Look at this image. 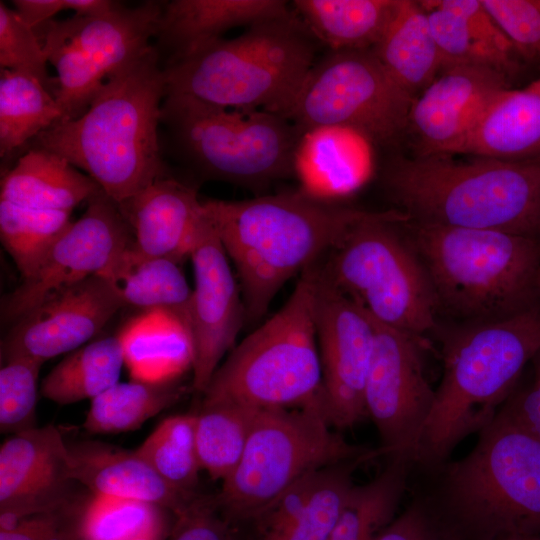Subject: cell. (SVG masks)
<instances>
[{
    "instance_id": "1",
    "label": "cell",
    "mask_w": 540,
    "mask_h": 540,
    "mask_svg": "<svg viewBox=\"0 0 540 540\" xmlns=\"http://www.w3.org/2000/svg\"><path fill=\"white\" fill-rule=\"evenodd\" d=\"M165 96L152 46L112 73L82 115L45 130L30 148L62 156L120 204L168 175L158 136Z\"/></svg>"
},
{
    "instance_id": "2",
    "label": "cell",
    "mask_w": 540,
    "mask_h": 540,
    "mask_svg": "<svg viewBox=\"0 0 540 540\" xmlns=\"http://www.w3.org/2000/svg\"><path fill=\"white\" fill-rule=\"evenodd\" d=\"M203 204L235 269L247 325L263 319L283 285L319 263L364 211L298 189Z\"/></svg>"
},
{
    "instance_id": "3",
    "label": "cell",
    "mask_w": 540,
    "mask_h": 540,
    "mask_svg": "<svg viewBox=\"0 0 540 540\" xmlns=\"http://www.w3.org/2000/svg\"><path fill=\"white\" fill-rule=\"evenodd\" d=\"M540 352V301L510 317L464 324L442 339L443 374L413 467L430 474L488 425Z\"/></svg>"
},
{
    "instance_id": "4",
    "label": "cell",
    "mask_w": 540,
    "mask_h": 540,
    "mask_svg": "<svg viewBox=\"0 0 540 540\" xmlns=\"http://www.w3.org/2000/svg\"><path fill=\"white\" fill-rule=\"evenodd\" d=\"M382 181L410 221L540 237V160L399 155Z\"/></svg>"
},
{
    "instance_id": "5",
    "label": "cell",
    "mask_w": 540,
    "mask_h": 540,
    "mask_svg": "<svg viewBox=\"0 0 540 540\" xmlns=\"http://www.w3.org/2000/svg\"><path fill=\"white\" fill-rule=\"evenodd\" d=\"M439 314L464 324L496 321L540 301V237L404 222Z\"/></svg>"
},
{
    "instance_id": "6",
    "label": "cell",
    "mask_w": 540,
    "mask_h": 540,
    "mask_svg": "<svg viewBox=\"0 0 540 540\" xmlns=\"http://www.w3.org/2000/svg\"><path fill=\"white\" fill-rule=\"evenodd\" d=\"M426 493L462 540L540 535V441L503 408Z\"/></svg>"
},
{
    "instance_id": "7",
    "label": "cell",
    "mask_w": 540,
    "mask_h": 540,
    "mask_svg": "<svg viewBox=\"0 0 540 540\" xmlns=\"http://www.w3.org/2000/svg\"><path fill=\"white\" fill-rule=\"evenodd\" d=\"M318 42L293 9L206 43L163 67L166 96L284 116L316 61Z\"/></svg>"
},
{
    "instance_id": "8",
    "label": "cell",
    "mask_w": 540,
    "mask_h": 540,
    "mask_svg": "<svg viewBox=\"0 0 540 540\" xmlns=\"http://www.w3.org/2000/svg\"><path fill=\"white\" fill-rule=\"evenodd\" d=\"M397 209L363 213L317 263L320 275L378 323L423 338L439 310Z\"/></svg>"
},
{
    "instance_id": "9",
    "label": "cell",
    "mask_w": 540,
    "mask_h": 540,
    "mask_svg": "<svg viewBox=\"0 0 540 540\" xmlns=\"http://www.w3.org/2000/svg\"><path fill=\"white\" fill-rule=\"evenodd\" d=\"M315 265L300 275L278 312L228 353L201 394L202 402L288 408L302 406L320 394Z\"/></svg>"
},
{
    "instance_id": "10",
    "label": "cell",
    "mask_w": 540,
    "mask_h": 540,
    "mask_svg": "<svg viewBox=\"0 0 540 540\" xmlns=\"http://www.w3.org/2000/svg\"><path fill=\"white\" fill-rule=\"evenodd\" d=\"M331 427L321 392L297 409H260L238 466L214 496L222 514L237 526L254 524L301 477L380 456L378 449L349 443Z\"/></svg>"
},
{
    "instance_id": "11",
    "label": "cell",
    "mask_w": 540,
    "mask_h": 540,
    "mask_svg": "<svg viewBox=\"0 0 540 540\" xmlns=\"http://www.w3.org/2000/svg\"><path fill=\"white\" fill-rule=\"evenodd\" d=\"M161 122L182 156L208 178L256 188L293 176L301 131L281 114L165 96Z\"/></svg>"
},
{
    "instance_id": "12",
    "label": "cell",
    "mask_w": 540,
    "mask_h": 540,
    "mask_svg": "<svg viewBox=\"0 0 540 540\" xmlns=\"http://www.w3.org/2000/svg\"><path fill=\"white\" fill-rule=\"evenodd\" d=\"M412 100L372 50L330 51L316 59L284 116L300 131L344 126L393 146L405 137Z\"/></svg>"
},
{
    "instance_id": "13",
    "label": "cell",
    "mask_w": 540,
    "mask_h": 540,
    "mask_svg": "<svg viewBox=\"0 0 540 540\" xmlns=\"http://www.w3.org/2000/svg\"><path fill=\"white\" fill-rule=\"evenodd\" d=\"M375 323L364 393L366 413L380 438V456L413 466L435 399L424 371L423 338Z\"/></svg>"
},
{
    "instance_id": "14",
    "label": "cell",
    "mask_w": 540,
    "mask_h": 540,
    "mask_svg": "<svg viewBox=\"0 0 540 540\" xmlns=\"http://www.w3.org/2000/svg\"><path fill=\"white\" fill-rule=\"evenodd\" d=\"M315 327L322 369L321 400L332 426L348 428L367 416L365 385L376 323L315 265Z\"/></svg>"
},
{
    "instance_id": "15",
    "label": "cell",
    "mask_w": 540,
    "mask_h": 540,
    "mask_svg": "<svg viewBox=\"0 0 540 540\" xmlns=\"http://www.w3.org/2000/svg\"><path fill=\"white\" fill-rule=\"evenodd\" d=\"M132 242L120 209L103 191L58 238L37 270L2 301L1 317L14 323L67 286L106 271Z\"/></svg>"
},
{
    "instance_id": "16",
    "label": "cell",
    "mask_w": 540,
    "mask_h": 540,
    "mask_svg": "<svg viewBox=\"0 0 540 540\" xmlns=\"http://www.w3.org/2000/svg\"><path fill=\"white\" fill-rule=\"evenodd\" d=\"M189 258L194 275L188 307L194 351L191 389L202 394L224 356L235 347L246 313L237 276L210 217Z\"/></svg>"
},
{
    "instance_id": "17",
    "label": "cell",
    "mask_w": 540,
    "mask_h": 540,
    "mask_svg": "<svg viewBox=\"0 0 540 540\" xmlns=\"http://www.w3.org/2000/svg\"><path fill=\"white\" fill-rule=\"evenodd\" d=\"M69 445L52 424L13 434L0 447V529L57 511L79 497Z\"/></svg>"
},
{
    "instance_id": "18",
    "label": "cell",
    "mask_w": 540,
    "mask_h": 540,
    "mask_svg": "<svg viewBox=\"0 0 540 540\" xmlns=\"http://www.w3.org/2000/svg\"><path fill=\"white\" fill-rule=\"evenodd\" d=\"M510 88V78L485 66L443 68L413 100L405 137L415 156L458 154L493 98Z\"/></svg>"
},
{
    "instance_id": "19",
    "label": "cell",
    "mask_w": 540,
    "mask_h": 540,
    "mask_svg": "<svg viewBox=\"0 0 540 540\" xmlns=\"http://www.w3.org/2000/svg\"><path fill=\"white\" fill-rule=\"evenodd\" d=\"M123 308L100 275L54 292L13 323L2 357L21 355L45 362L89 343Z\"/></svg>"
},
{
    "instance_id": "20",
    "label": "cell",
    "mask_w": 540,
    "mask_h": 540,
    "mask_svg": "<svg viewBox=\"0 0 540 540\" xmlns=\"http://www.w3.org/2000/svg\"><path fill=\"white\" fill-rule=\"evenodd\" d=\"M117 205L140 253L178 263L209 222L196 189L168 175Z\"/></svg>"
},
{
    "instance_id": "21",
    "label": "cell",
    "mask_w": 540,
    "mask_h": 540,
    "mask_svg": "<svg viewBox=\"0 0 540 540\" xmlns=\"http://www.w3.org/2000/svg\"><path fill=\"white\" fill-rule=\"evenodd\" d=\"M373 144L362 133L344 126L301 130L293 155L298 190L312 199L340 204L370 178Z\"/></svg>"
},
{
    "instance_id": "22",
    "label": "cell",
    "mask_w": 540,
    "mask_h": 540,
    "mask_svg": "<svg viewBox=\"0 0 540 540\" xmlns=\"http://www.w3.org/2000/svg\"><path fill=\"white\" fill-rule=\"evenodd\" d=\"M163 5L148 1L134 8L123 5L100 16L52 20L36 29L46 36L71 43L82 50L108 78L145 53L156 37Z\"/></svg>"
},
{
    "instance_id": "23",
    "label": "cell",
    "mask_w": 540,
    "mask_h": 540,
    "mask_svg": "<svg viewBox=\"0 0 540 540\" xmlns=\"http://www.w3.org/2000/svg\"><path fill=\"white\" fill-rule=\"evenodd\" d=\"M75 480L90 493L157 505L174 515L197 495L169 485L137 452L84 441L70 445Z\"/></svg>"
},
{
    "instance_id": "24",
    "label": "cell",
    "mask_w": 540,
    "mask_h": 540,
    "mask_svg": "<svg viewBox=\"0 0 540 540\" xmlns=\"http://www.w3.org/2000/svg\"><path fill=\"white\" fill-rule=\"evenodd\" d=\"M458 154L508 162L540 160V77L488 104Z\"/></svg>"
},
{
    "instance_id": "25",
    "label": "cell",
    "mask_w": 540,
    "mask_h": 540,
    "mask_svg": "<svg viewBox=\"0 0 540 540\" xmlns=\"http://www.w3.org/2000/svg\"><path fill=\"white\" fill-rule=\"evenodd\" d=\"M291 10V4L282 0H173L163 5L156 37L172 59L222 38L232 28L249 27Z\"/></svg>"
},
{
    "instance_id": "26",
    "label": "cell",
    "mask_w": 540,
    "mask_h": 540,
    "mask_svg": "<svg viewBox=\"0 0 540 540\" xmlns=\"http://www.w3.org/2000/svg\"><path fill=\"white\" fill-rule=\"evenodd\" d=\"M102 190L62 156L28 148L1 180L0 200L50 211H69Z\"/></svg>"
},
{
    "instance_id": "27",
    "label": "cell",
    "mask_w": 540,
    "mask_h": 540,
    "mask_svg": "<svg viewBox=\"0 0 540 540\" xmlns=\"http://www.w3.org/2000/svg\"><path fill=\"white\" fill-rule=\"evenodd\" d=\"M179 265L168 258L146 256L131 242L100 276L110 284L123 307L147 313L167 312L188 327L192 288Z\"/></svg>"
},
{
    "instance_id": "28",
    "label": "cell",
    "mask_w": 540,
    "mask_h": 540,
    "mask_svg": "<svg viewBox=\"0 0 540 540\" xmlns=\"http://www.w3.org/2000/svg\"><path fill=\"white\" fill-rule=\"evenodd\" d=\"M372 51L413 99L443 68L427 13L420 1L399 0L392 20Z\"/></svg>"
},
{
    "instance_id": "29",
    "label": "cell",
    "mask_w": 540,
    "mask_h": 540,
    "mask_svg": "<svg viewBox=\"0 0 540 540\" xmlns=\"http://www.w3.org/2000/svg\"><path fill=\"white\" fill-rule=\"evenodd\" d=\"M399 0H294L291 7L311 35L330 51L372 50Z\"/></svg>"
},
{
    "instance_id": "30",
    "label": "cell",
    "mask_w": 540,
    "mask_h": 540,
    "mask_svg": "<svg viewBox=\"0 0 540 540\" xmlns=\"http://www.w3.org/2000/svg\"><path fill=\"white\" fill-rule=\"evenodd\" d=\"M130 327L120 334L125 364L132 379L165 382L192 370L194 351L187 325L178 317L158 311L157 327Z\"/></svg>"
},
{
    "instance_id": "31",
    "label": "cell",
    "mask_w": 540,
    "mask_h": 540,
    "mask_svg": "<svg viewBox=\"0 0 540 540\" xmlns=\"http://www.w3.org/2000/svg\"><path fill=\"white\" fill-rule=\"evenodd\" d=\"M124 364L120 335L93 340L62 359L42 380L40 393L59 405L92 400L118 383Z\"/></svg>"
},
{
    "instance_id": "32",
    "label": "cell",
    "mask_w": 540,
    "mask_h": 540,
    "mask_svg": "<svg viewBox=\"0 0 540 540\" xmlns=\"http://www.w3.org/2000/svg\"><path fill=\"white\" fill-rule=\"evenodd\" d=\"M64 113L52 92L36 77L0 70V155L7 157L31 143Z\"/></svg>"
},
{
    "instance_id": "33",
    "label": "cell",
    "mask_w": 540,
    "mask_h": 540,
    "mask_svg": "<svg viewBox=\"0 0 540 540\" xmlns=\"http://www.w3.org/2000/svg\"><path fill=\"white\" fill-rule=\"evenodd\" d=\"M174 516L157 505L89 492L75 504L71 540H134L170 529Z\"/></svg>"
},
{
    "instance_id": "34",
    "label": "cell",
    "mask_w": 540,
    "mask_h": 540,
    "mask_svg": "<svg viewBox=\"0 0 540 540\" xmlns=\"http://www.w3.org/2000/svg\"><path fill=\"white\" fill-rule=\"evenodd\" d=\"M184 392L179 379L118 382L91 400L83 427L92 434L133 431L176 403Z\"/></svg>"
},
{
    "instance_id": "35",
    "label": "cell",
    "mask_w": 540,
    "mask_h": 540,
    "mask_svg": "<svg viewBox=\"0 0 540 540\" xmlns=\"http://www.w3.org/2000/svg\"><path fill=\"white\" fill-rule=\"evenodd\" d=\"M260 409L226 402H202L195 439L201 469L224 481L238 466Z\"/></svg>"
},
{
    "instance_id": "36",
    "label": "cell",
    "mask_w": 540,
    "mask_h": 540,
    "mask_svg": "<svg viewBox=\"0 0 540 540\" xmlns=\"http://www.w3.org/2000/svg\"><path fill=\"white\" fill-rule=\"evenodd\" d=\"M72 212L50 211L0 200V239L22 279L30 277L72 223Z\"/></svg>"
},
{
    "instance_id": "37",
    "label": "cell",
    "mask_w": 540,
    "mask_h": 540,
    "mask_svg": "<svg viewBox=\"0 0 540 540\" xmlns=\"http://www.w3.org/2000/svg\"><path fill=\"white\" fill-rule=\"evenodd\" d=\"M196 414L163 420L135 450L172 487L195 495L201 470L195 439Z\"/></svg>"
},
{
    "instance_id": "38",
    "label": "cell",
    "mask_w": 540,
    "mask_h": 540,
    "mask_svg": "<svg viewBox=\"0 0 540 540\" xmlns=\"http://www.w3.org/2000/svg\"><path fill=\"white\" fill-rule=\"evenodd\" d=\"M420 3L427 13L443 68L455 65L485 66L511 79L525 66L520 59L494 49L455 14L433 5L430 0Z\"/></svg>"
},
{
    "instance_id": "39",
    "label": "cell",
    "mask_w": 540,
    "mask_h": 540,
    "mask_svg": "<svg viewBox=\"0 0 540 540\" xmlns=\"http://www.w3.org/2000/svg\"><path fill=\"white\" fill-rule=\"evenodd\" d=\"M50 62L56 70L53 95L65 120L82 115L107 80L98 66L75 45L50 37H39Z\"/></svg>"
},
{
    "instance_id": "40",
    "label": "cell",
    "mask_w": 540,
    "mask_h": 540,
    "mask_svg": "<svg viewBox=\"0 0 540 540\" xmlns=\"http://www.w3.org/2000/svg\"><path fill=\"white\" fill-rule=\"evenodd\" d=\"M362 463L366 462L350 461L322 469L308 504L281 540H329L354 487L352 474Z\"/></svg>"
},
{
    "instance_id": "41",
    "label": "cell",
    "mask_w": 540,
    "mask_h": 540,
    "mask_svg": "<svg viewBox=\"0 0 540 540\" xmlns=\"http://www.w3.org/2000/svg\"><path fill=\"white\" fill-rule=\"evenodd\" d=\"M44 362L13 355L0 369V431L17 434L36 426L38 378Z\"/></svg>"
},
{
    "instance_id": "42",
    "label": "cell",
    "mask_w": 540,
    "mask_h": 540,
    "mask_svg": "<svg viewBox=\"0 0 540 540\" xmlns=\"http://www.w3.org/2000/svg\"><path fill=\"white\" fill-rule=\"evenodd\" d=\"M48 58L36 31L19 14L0 1V66L38 78L51 92ZM53 94V93H52Z\"/></svg>"
},
{
    "instance_id": "43",
    "label": "cell",
    "mask_w": 540,
    "mask_h": 540,
    "mask_svg": "<svg viewBox=\"0 0 540 540\" xmlns=\"http://www.w3.org/2000/svg\"><path fill=\"white\" fill-rule=\"evenodd\" d=\"M526 65L540 67V0H482Z\"/></svg>"
},
{
    "instance_id": "44",
    "label": "cell",
    "mask_w": 540,
    "mask_h": 540,
    "mask_svg": "<svg viewBox=\"0 0 540 540\" xmlns=\"http://www.w3.org/2000/svg\"><path fill=\"white\" fill-rule=\"evenodd\" d=\"M375 540H462L426 493L414 494L407 507Z\"/></svg>"
},
{
    "instance_id": "45",
    "label": "cell",
    "mask_w": 540,
    "mask_h": 540,
    "mask_svg": "<svg viewBox=\"0 0 540 540\" xmlns=\"http://www.w3.org/2000/svg\"><path fill=\"white\" fill-rule=\"evenodd\" d=\"M237 525L218 508L214 496H199L174 516L166 540H238Z\"/></svg>"
},
{
    "instance_id": "46",
    "label": "cell",
    "mask_w": 540,
    "mask_h": 540,
    "mask_svg": "<svg viewBox=\"0 0 540 540\" xmlns=\"http://www.w3.org/2000/svg\"><path fill=\"white\" fill-rule=\"evenodd\" d=\"M321 470L301 477L264 511L254 523L258 540H281L286 535L308 504Z\"/></svg>"
},
{
    "instance_id": "47",
    "label": "cell",
    "mask_w": 540,
    "mask_h": 540,
    "mask_svg": "<svg viewBox=\"0 0 540 540\" xmlns=\"http://www.w3.org/2000/svg\"><path fill=\"white\" fill-rule=\"evenodd\" d=\"M430 2L458 16L475 34L494 49L520 59L512 43L498 26L482 0H430Z\"/></svg>"
},
{
    "instance_id": "48",
    "label": "cell",
    "mask_w": 540,
    "mask_h": 540,
    "mask_svg": "<svg viewBox=\"0 0 540 540\" xmlns=\"http://www.w3.org/2000/svg\"><path fill=\"white\" fill-rule=\"evenodd\" d=\"M77 500L64 509L36 514L0 529V540H71Z\"/></svg>"
},
{
    "instance_id": "49",
    "label": "cell",
    "mask_w": 540,
    "mask_h": 540,
    "mask_svg": "<svg viewBox=\"0 0 540 540\" xmlns=\"http://www.w3.org/2000/svg\"><path fill=\"white\" fill-rule=\"evenodd\" d=\"M532 361L533 381L522 391L512 392L501 408L540 441V352Z\"/></svg>"
},
{
    "instance_id": "50",
    "label": "cell",
    "mask_w": 540,
    "mask_h": 540,
    "mask_svg": "<svg viewBox=\"0 0 540 540\" xmlns=\"http://www.w3.org/2000/svg\"><path fill=\"white\" fill-rule=\"evenodd\" d=\"M15 11L34 30L54 20L59 12L70 10L69 0H14Z\"/></svg>"
},
{
    "instance_id": "51",
    "label": "cell",
    "mask_w": 540,
    "mask_h": 540,
    "mask_svg": "<svg viewBox=\"0 0 540 540\" xmlns=\"http://www.w3.org/2000/svg\"><path fill=\"white\" fill-rule=\"evenodd\" d=\"M170 529L152 532V533L143 535L141 537H138V538H136L134 540H166V538H167V536H168V534L170 532Z\"/></svg>"
},
{
    "instance_id": "52",
    "label": "cell",
    "mask_w": 540,
    "mask_h": 540,
    "mask_svg": "<svg viewBox=\"0 0 540 540\" xmlns=\"http://www.w3.org/2000/svg\"><path fill=\"white\" fill-rule=\"evenodd\" d=\"M495 540H540V535L508 536V537L498 538Z\"/></svg>"
},
{
    "instance_id": "53",
    "label": "cell",
    "mask_w": 540,
    "mask_h": 540,
    "mask_svg": "<svg viewBox=\"0 0 540 540\" xmlns=\"http://www.w3.org/2000/svg\"><path fill=\"white\" fill-rule=\"evenodd\" d=\"M538 288H539V291H540V274H539V278H538Z\"/></svg>"
}]
</instances>
